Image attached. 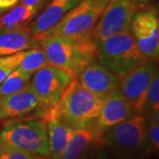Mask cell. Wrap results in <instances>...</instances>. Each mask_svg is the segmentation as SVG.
<instances>
[{
    "label": "cell",
    "instance_id": "1",
    "mask_svg": "<svg viewBox=\"0 0 159 159\" xmlns=\"http://www.w3.org/2000/svg\"><path fill=\"white\" fill-rule=\"evenodd\" d=\"M41 47L49 65L61 69L73 79L97 60V41L92 34L79 39L46 35L41 40Z\"/></svg>",
    "mask_w": 159,
    "mask_h": 159
},
{
    "label": "cell",
    "instance_id": "2",
    "mask_svg": "<svg viewBox=\"0 0 159 159\" xmlns=\"http://www.w3.org/2000/svg\"><path fill=\"white\" fill-rule=\"evenodd\" d=\"M103 99L73 79L56 105L57 117L74 129L91 125L100 113Z\"/></svg>",
    "mask_w": 159,
    "mask_h": 159
},
{
    "label": "cell",
    "instance_id": "3",
    "mask_svg": "<svg viewBox=\"0 0 159 159\" xmlns=\"http://www.w3.org/2000/svg\"><path fill=\"white\" fill-rule=\"evenodd\" d=\"M102 145L122 158L130 159L143 153L148 154L147 117L134 114L111 127L102 134Z\"/></svg>",
    "mask_w": 159,
    "mask_h": 159
},
{
    "label": "cell",
    "instance_id": "4",
    "mask_svg": "<svg viewBox=\"0 0 159 159\" xmlns=\"http://www.w3.org/2000/svg\"><path fill=\"white\" fill-rule=\"evenodd\" d=\"M97 61L119 78L147 59L139 50L130 31L97 41Z\"/></svg>",
    "mask_w": 159,
    "mask_h": 159
},
{
    "label": "cell",
    "instance_id": "5",
    "mask_svg": "<svg viewBox=\"0 0 159 159\" xmlns=\"http://www.w3.org/2000/svg\"><path fill=\"white\" fill-rule=\"evenodd\" d=\"M0 142L41 157H49L47 125L41 119H10L0 130Z\"/></svg>",
    "mask_w": 159,
    "mask_h": 159
},
{
    "label": "cell",
    "instance_id": "6",
    "mask_svg": "<svg viewBox=\"0 0 159 159\" xmlns=\"http://www.w3.org/2000/svg\"><path fill=\"white\" fill-rule=\"evenodd\" d=\"M110 0H81L69 11L46 35H60L79 39L92 34L99 18Z\"/></svg>",
    "mask_w": 159,
    "mask_h": 159
},
{
    "label": "cell",
    "instance_id": "7",
    "mask_svg": "<svg viewBox=\"0 0 159 159\" xmlns=\"http://www.w3.org/2000/svg\"><path fill=\"white\" fill-rule=\"evenodd\" d=\"M130 30L142 54L149 60L159 56V17L156 6L138 8L133 17Z\"/></svg>",
    "mask_w": 159,
    "mask_h": 159
},
{
    "label": "cell",
    "instance_id": "8",
    "mask_svg": "<svg viewBox=\"0 0 159 159\" xmlns=\"http://www.w3.org/2000/svg\"><path fill=\"white\" fill-rule=\"evenodd\" d=\"M72 80L73 78L66 72L51 65L35 72L32 80H30L29 87L39 100V107L36 110L56 106Z\"/></svg>",
    "mask_w": 159,
    "mask_h": 159
},
{
    "label": "cell",
    "instance_id": "9",
    "mask_svg": "<svg viewBox=\"0 0 159 159\" xmlns=\"http://www.w3.org/2000/svg\"><path fill=\"white\" fill-rule=\"evenodd\" d=\"M157 73L158 69L155 60L146 59L119 78L118 90L132 104L135 114L143 115L148 86Z\"/></svg>",
    "mask_w": 159,
    "mask_h": 159
},
{
    "label": "cell",
    "instance_id": "10",
    "mask_svg": "<svg viewBox=\"0 0 159 159\" xmlns=\"http://www.w3.org/2000/svg\"><path fill=\"white\" fill-rule=\"evenodd\" d=\"M138 9L131 0H110L99 18L92 35L96 41H102L130 30L133 17Z\"/></svg>",
    "mask_w": 159,
    "mask_h": 159
},
{
    "label": "cell",
    "instance_id": "11",
    "mask_svg": "<svg viewBox=\"0 0 159 159\" xmlns=\"http://www.w3.org/2000/svg\"><path fill=\"white\" fill-rule=\"evenodd\" d=\"M135 114L132 104L118 89L104 97L100 113L95 121L97 129L102 134L114 125Z\"/></svg>",
    "mask_w": 159,
    "mask_h": 159
},
{
    "label": "cell",
    "instance_id": "12",
    "mask_svg": "<svg viewBox=\"0 0 159 159\" xmlns=\"http://www.w3.org/2000/svg\"><path fill=\"white\" fill-rule=\"evenodd\" d=\"M86 89L104 97L118 89L119 78L97 60L92 62L76 78Z\"/></svg>",
    "mask_w": 159,
    "mask_h": 159
},
{
    "label": "cell",
    "instance_id": "13",
    "mask_svg": "<svg viewBox=\"0 0 159 159\" xmlns=\"http://www.w3.org/2000/svg\"><path fill=\"white\" fill-rule=\"evenodd\" d=\"M81 0H52L29 24L31 34L39 41Z\"/></svg>",
    "mask_w": 159,
    "mask_h": 159
},
{
    "label": "cell",
    "instance_id": "14",
    "mask_svg": "<svg viewBox=\"0 0 159 159\" xmlns=\"http://www.w3.org/2000/svg\"><path fill=\"white\" fill-rule=\"evenodd\" d=\"M41 41L31 34L28 25L0 30V57L37 49Z\"/></svg>",
    "mask_w": 159,
    "mask_h": 159
},
{
    "label": "cell",
    "instance_id": "15",
    "mask_svg": "<svg viewBox=\"0 0 159 159\" xmlns=\"http://www.w3.org/2000/svg\"><path fill=\"white\" fill-rule=\"evenodd\" d=\"M39 100L30 87L0 99L1 119H14L34 111Z\"/></svg>",
    "mask_w": 159,
    "mask_h": 159
},
{
    "label": "cell",
    "instance_id": "16",
    "mask_svg": "<svg viewBox=\"0 0 159 159\" xmlns=\"http://www.w3.org/2000/svg\"><path fill=\"white\" fill-rule=\"evenodd\" d=\"M102 136L94 123L74 129L60 159H80L92 145L101 146Z\"/></svg>",
    "mask_w": 159,
    "mask_h": 159
},
{
    "label": "cell",
    "instance_id": "17",
    "mask_svg": "<svg viewBox=\"0 0 159 159\" xmlns=\"http://www.w3.org/2000/svg\"><path fill=\"white\" fill-rule=\"evenodd\" d=\"M49 157L51 159H60L74 133V128L59 118H53L46 122Z\"/></svg>",
    "mask_w": 159,
    "mask_h": 159
},
{
    "label": "cell",
    "instance_id": "18",
    "mask_svg": "<svg viewBox=\"0 0 159 159\" xmlns=\"http://www.w3.org/2000/svg\"><path fill=\"white\" fill-rule=\"evenodd\" d=\"M39 10L33 6L20 4L12 7L6 14L0 17V30L28 25L38 13Z\"/></svg>",
    "mask_w": 159,
    "mask_h": 159
},
{
    "label": "cell",
    "instance_id": "19",
    "mask_svg": "<svg viewBox=\"0 0 159 159\" xmlns=\"http://www.w3.org/2000/svg\"><path fill=\"white\" fill-rule=\"evenodd\" d=\"M31 76L16 68L0 84V99L27 89L30 84Z\"/></svg>",
    "mask_w": 159,
    "mask_h": 159
},
{
    "label": "cell",
    "instance_id": "20",
    "mask_svg": "<svg viewBox=\"0 0 159 159\" xmlns=\"http://www.w3.org/2000/svg\"><path fill=\"white\" fill-rule=\"evenodd\" d=\"M49 62L43 49H32L26 51L17 68L24 74L32 76L38 70L48 66Z\"/></svg>",
    "mask_w": 159,
    "mask_h": 159
},
{
    "label": "cell",
    "instance_id": "21",
    "mask_svg": "<svg viewBox=\"0 0 159 159\" xmlns=\"http://www.w3.org/2000/svg\"><path fill=\"white\" fill-rule=\"evenodd\" d=\"M159 111V75L158 73L154 76L150 84L144 102L143 115L148 116L149 114Z\"/></svg>",
    "mask_w": 159,
    "mask_h": 159
},
{
    "label": "cell",
    "instance_id": "22",
    "mask_svg": "<svg viewBox=\"0 0 159 159\" xmlns=\"http://www.w3.org/2000/svg\"><path fill=\"white\" fill-rule=\"evenodd\" d=\"M147 117V140L148 154L157 152L159 148V111Z\"/></svg>",
    "mask_w": 159,
    "mask_h": 159
},
{
    "label": "cell",
    "instance_id": "23",
    "mask_svg": "<svg viewBox=\"0 0 159 159\" xmlns=\"http://www.w3.org/2000/svg\"><path fill=\"white\" fill-rule=\"evenodd\" d=\"M26 51L18 52L10 56L0 57V84L13 70L17 68Z\"/></svg>",
    "mask_w": 159,
    "mask_h": 159
},
{
    "label": "cell",
    "instance_id": "24",
    "mask_svg": "<svg viewBox=\"0 0 159 159\" xmlns=\"http://www.w3.org/2000/svg\"><path fill=\"white\" fill-rule=\"evenodd\" d=\"M0 159H48V157L9 147L0 142Z\"/></svg>",
    "mask_w": 159,
    "mask_h": 159
},
{
    "label": "cell",
    "instance_id": "25",
    "mask_svg": "<svg viewBox=\"0 0 159 159\" xmlns=\"http://www.w3.org/2000/svg\"><path fill=\"white\" fill-rule=\"evenodd\" d=\"M47 1L48 0H21L20 4L28 6H33V7L37 8L40 11L44 6Z\"/></svg>",
    "mask_w": 159,
    "mask_h": 159
},
{
    "label": "cell",
    "instance_id": "26",
    "mask_svg": "<svg viewBox=\"0 0 159 159\" xmlns=\"http://www.w3.org/2000/svg\"><path fill=\"white\" fill-rule=\"evenodd\" d=\"M19 0H0V13L9 10L18 3Z\"/></svg>",
    "mask_w": 159,
    "mask_h": 159
},
{
    "label": "cell",
    "instance_id": "27",
    "mask_svg": "<svg viewBox=\"0 0 159 159\" xmlns=\"http://www.w3.org/2000/svg\"><path fill=\"white\" fill-rule=\"evenodd\" d=\"M135 6L140 8V7H143V6H149L152 2H154L155 0H131Z\"/></svg>",
    "mask_w": 159,
    "mask_h": 159
},
{
    "label": "cell",
    "instance_id": "28",
    "mask_svg": "<svg viewBox=\"0 0 159 159\" xmlns=\"http://www.w3.org/2000/svg\"><path fill=\"white\" fill-rule=\"evenodd\" d=\"M94 159H108L107 154L104 151V149L102 148H99V150L97 151V155L95 156Z\"/></svg>",
    "mask_w": 159,
    "mask_h": 159
},
{
    "label": "cell",
    "instance_id": "29",
    "mask_svg": "<svg viewBox=\"0 0 159 159\" xmlns=\"http://www.w3.org/2000/svg\"><path fill=\"white\" fill-rule=\"evenodd\" d=\"M112 159H125V158H122V157H116V158H112Z\"/></svg>",
    "mask_w": 159,
    "mask_h": 159
},
{
    "label": "cell",
    "instance_id": "30",
    "mask_svg": "<svg viewBox=\"0 0 159 159\" xmlns=\"http://www.w3.org/2000/svg\"><path fill=\"white\" fill-rule=\"evenodd\" d=\"M0 120H1V117H0Z\"/></svg>",
    "mask_w": 159,
    "mask_h": 159
}]
</instances>
